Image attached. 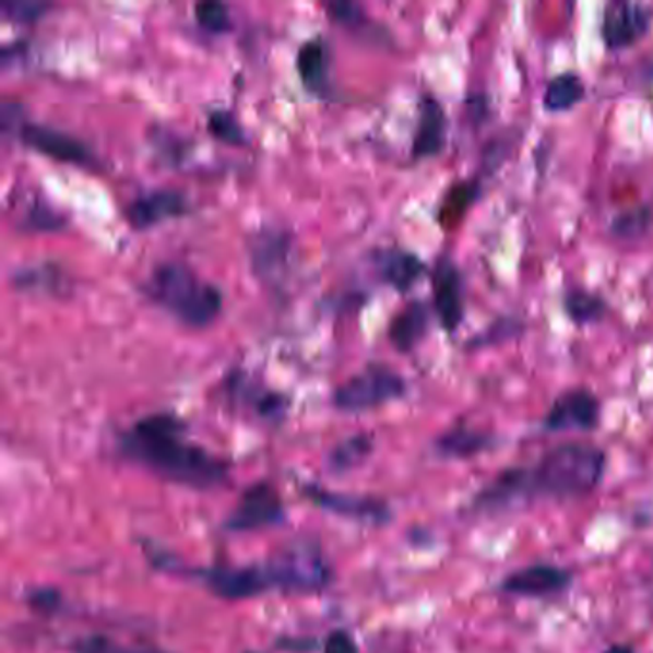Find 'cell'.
I'll use <instances>...</instances> for the list:
<instances>
[{
  "label": "cell",
  "instance_id": "9",
  "mask_svg": "<svg viewBox=\"0 0 653 653\" xmlns=\"http://www.w3.org/2000/svg\"><path fill=\"white\" fill-rule=\"evenodd\" d=\"M284 518V504L269 483L251 485L226 520V530L256 531L276 525Z\"/></svg>",
  "mask_w": 653,
  "mask_h": 653
},
{
  "label": "cell",
  "instance_id": "3",
  "mask_svg": "<svg viewBox=\"0 0 653 653\" xmlns=\"http://www.w3.org/2000/svg\"><path fill=\"white\" fill-rule=\"evenodd\" d=\"M606 470V452L591 443H563L554 447L533 467L538 495L579 498L598 487Z\"/></svg>",
  "mask_w": 653,
  "mask_h": 653
},
{
  "label": "cell",
  "instance_id": "36",
  "mask_svg": "<svg viewBox=\"0 0 653 653\" xmlns=\"http://www.w3.org/2000/svg\"><path fill=\"white\" fill-rule=\"evenodd\" d=\"M29 604H32L33 609H40V612L50 614V612L58 609L60 594L56 591H50V589H40V591H35L29 596Z\"/></svg>",
  "mask_w": 653,
  "mask_h": 653
},
{
  "label": "cell",
  "instance_id": "11",
  "mask_svg": "<svg viewBox=\"0 0 653 653\" xmlns=\"http://www.w3.org/2000/svg\"><path fill=\"white\" fill-rule=\"evenodd\" d=\"M599 401L589 389H571L554 401L546 414L548 431H592L598 426Z\"/></svg>",
  "mask_w": 653,
  "mask_h": 653
},
{
  "label": "cell",
  "instance_id": "12",
  "mask_svg": "<svg viewBox=\"0 0 653 653\" xmlns=\"http://www.w3.org/2000/svg\"><path fill=\"white\" fill-rule=\"evenodd\" d=\"M188 210L187 195L173 188H156L146 194L136 195L124 205V218L136 230H146L167 218L180 217Z\"/></svg>",
  "mask_w": 653,
  "mask_h": 653
},
{
  "label": "cell",
  "instance_id": "32",
  "mask_svg": "<svg viewBox=\"0 0 653 653\" xmlns=\"http://www.w3.org/2000/svg\"><path fill=\"white\" fill-rule=\"evenodd\" d=\"M71 652L73 653H146L139 652V650H131L124 645L117 644L109 638L100 637V634H91V637L78 638L71 644Z\"/></svg>",
  "mask_w": 653,
  "mask_h": 653
},
{
  "label": "cell",
  "instance_id": "1",
  "mask_svg": "<svg viewBox=\"0 0 653 653\" xmlns=\"http://www.w3.org/2000/svg\"><path fill=\"white\" fill-rule=\"evenodd\" d=\"M185 422L173 414H152L136 422L121 437V449L127 456L156 470L173 482L210 487L226 477V464L210 452L188 443Z\"/></svg>",
  "mask_w": 653,
  "mask_h": 653
},
{
  "label": "cell",
  "instance_id": "23",
  "mask_svg": "<svg viewBox=\"0 0 653 653\" xmlns=\"http://www.w3.org/2000/svg\"><path fill=\"white\" fill-rule=\"evenodd\" d=\"M286 253H288V240L284 234L259 236V241L253 248V265L257 266V273L263 276L274 273L284 263Z\"/></svg>",
  "mask_w": 653,
  "mask_h": 653
},
{
  "label": "cell",
  "instance_id": "7",
  "mask_svg": "<svg viewBox=\"0 0 653 653\" xmlns=\"http://www.w3.org/2000/svg\"><path fill=\"white\" fill-rule=\"evenodd\" d=\"M533 497H537L533 470L508 467L475 495L472 508L482 513L504 512L523 502H530V498Z\"/></svg>",
  "mask_w": 653,
  "mask_h": 653
},
{
  "label": "cell",
  "instance_id": "24",
  "mask_svg": "<svg viewBox=\"0 0 653 653\" xmlns=\"http://www.w3.org/2000/svg\"><path fill=\"white\" fill-rule=\"evenodd\" d=\"M372 436L360 434V436L349 437L330 452V459H328L330 467L334 472H347L351 467L358 466L372 452Z\"/></svg>",
  "mask_w": 653,
  "mask_h": 653
},
{
  "label": "cell",
  "instance_id": "14",
  "mask_svg": "<svg viewBox=\"0 0 653 653\" xmlns=\"http://www.w3.org/2000/svg\"><path fill=\"white\" fill-rule=\"evenodd\" d=\"M203 581L217 596L244 599L271 589V577L263 568H211L202 573Z\"/></svg>",
  "mask_w": 653,
  "mask_h": 653
},
{
  "label": "cell",
  "instance_id": "35",
  "mask_svg": "<svg viewBox=\"0 0 653 653\" xmlns=\"http://www.w3.org/2000/svg\"><path fill=\"white\" fill-rule=\"evenodd\" d=\"M324 653H358V648L347 632L335 630L324 642Z\"/></svg>",
  "mask_w": 653,
  "mask_h": 653
},
{
  "label": "cell",
  "instance_id": "34",
  "mask_svg": "<svg viewBox=\"0 0 653 653\" xmlns=\"http://www.w3.org/2000/svg\"><path fill=\"white\" fill-rule=\"evenodd\" d=\"M256 406L257 413L261 414V416L276 420V418H281L286 413L288 401H286V397L278 395V393H261L256 399Z\"/></svg>",
  "mask_w": 653,
  "mask_h": 653
},
{
  "label": "cell",
  "instance_id": "5",
  "mask_svg": "<svg viewBox=\"0 0 653 653\" xmlns=\"http://www.w3.org/2000/svg\"><path fill=\"white\" fill-rule=\"evenodd\" d=\"M265 568L273 586L284 591H320L330 581V569L311 548H289Z\"/></svg>",
  "mask_w": 653,
  "mask_h": 653
},
{
  "label": "cell",
  "instance_id": "22",
  "mask_svg": "<svg viewBox=\"0 0 653 653\" xmlns=\"http://www.w3.org/2000/svg\"><path fill=\"white\" fill-rule=\"evenodd\" d=\"M563 311L571 322H575L577 326H586V324L604 319L607 304L604 301V297L592 294L589 289L571 288L563 296Z\"/></svg>",
  "mask_w": 653,
  "mask_h": 653
},
{
  "label": "cell",
  "instance_id": "8",
  "mask_svg": "<svg viewBox=\"0 0 653 653\" xmlns=\"http://www.w3.org/2000/svg\"><path fill=\"white\" fill-rule=\"evenodd\" d=\"M434 311L447 332H456L464 320V278L451 257H439L431 273Z\"/></svg>",
  "mask_w": 653,
  "mask_h": 653
},
{
  "label": "cell",
  "instance_id": "37",
  "mask_svg": "<svg viewBox=\"0 0 653 653\" xmlns=\"http://www.w3.org/2000/svg\"><path fill=\"white\" fill-rule=\"evenodd\" d=\"M604 653H634V652H632V648H629V645L617 644V645H612V648H607L606 652H604Z\"/></svg>",
  "mask_w": 653,
  "mask_h": 653
},
{
  "label": "cell",
  "instance_id": "29",
  "mask_svg": "<svg viewBox=\"0 0 653 653\" xmlns=\"http://www.w3.org/2000/svg\"><path fill=\"white\" fill-rule=\"evenodd\" d=\"M63 225H66V218H63L62 213H58L45 203H35L29 210L25 211L24 221L20 226L29 228V230L50 233V230H60Z\"/></svg>",
  "mask_w": 653,
  "mask_h": 653
},
{
  "label": "cell",
  "instance_id": "31",
  "mask_svg": "<svg viewBox=\"0 0 653 653\" xmlns=\"http://www.w3.org/2000/svg\"><path fill=\"white\" fill-rule=\"evenodd\" d=\"M50 10L48 2H33V0H9L2 4V14L7 20L17 24H33Z\"/></svg>",
  "mask_w": 653,
  "mask_h": 653
},
{
  "label": "cell",
  "instance_id": "27",
  "mask_svg": "<svg viewBox=\"0 0 653 653\" xmlns=\"http://www.w3.org/2000/svg\"><path fill=\"white\" fill-rule=\"evenodd\" d=\"M195 22L202 25L205 32L225 33L230 29V12L223 2L207 0V2H198L194 7Z\"/></svg>",
  "mask_w": 653,
  "mask_h": 653
},
{
  "label": "cell",
  "instance_id": "6",
  "mask_svg": "<svg viewBox=\"0 0 653 653\" xmlns=\"http://www.w3.org/2000/svg\"><path fill=\"white\" fill-rule=\"evenodd\" d=\"M653 25V10L638 2H609L602 17V39L609 50L629 48L644 39Z\"/></svg>",
  "mask_w": 653,
  "mask_h": 653
},
{
  "label": "cell",
  "instance_id": "16",
  "mask_svg": "<svg viewBox=\"0 0 653 653\" xmlns=\"http://www.w3.org/2000/svg\"><path fill=\"white\" fill-rule=\"evenodd\" d=\"M447 114L441 102L424 96L413 141V156L418 159L439 156L447 144Z\"/></svg>",
  "mask_w": 653,
  "mask_h": 653
},
{
  "label": "cell",
  "instance_id": "17",
  "mask_svg": "<svg viewBox=\"0 0 653 653\" xmlns=\"http://www.w3.org/2000/svg\"><path fill=\"white\" fill-rule=\"evenodd\" d=\"M372 261L381 281L397 292H408L426 273V265L420 257L406 249H378Z\"/></svg>",
  "mask_w": 653,
  "mask_h": 653
},
{
  "label": "cell",
  "instance_id": "28",
  "mask_svg": "<svg viewBox=\"0 0 653 653\" xmlns=\"http://www.w3.org/2000/svg\"><path fill=\"white\" fill-rule=\"evenodd\" d=\"M326 14L334 24L342 25L345 29H363L368 25V16L357 2L349 0H334L324 4Z\"/></svg>",
  "mask_w": 653,
  "mask_h": 653
},
{
  "label": "cell",
  "instance_id": "30",
  "mask_svg": "<svg viewBox=\"0 0 653 653\" xmlns=\"http://www.w3.org/2000/svg\"><path fill=\"white\" fill-rule=\"evenodd\" d=\"M523 330V324L515 319H498L490 324L483 334L475 335L474 342L470 343V347H489V345H497V343L512 340Z\"/></svg>",
  "mask_w": 653,
  "mask_h": 653
},
{
  "label": "cell",
  "instance_id": "25",
  "mask_svg": "<svg viewBox=\"0 0 653 653\" xmlns=\"http://www.w3.org/2000/svg\"><path fill=\"white\" fill-rule=\"evenodd\" d=\"M653 225V211L650 207H634L622 211L612 221V233L619 238H638L648 233Z\"/></svg>",
  "mask_w": 653,
  "mask_h": 653
},
{
  "label": "cell",
  "instance_id": "15",
  "mask_svg": "<svg viewBox=\"0 0 653 653\" xmlns=\"http://www.w3.org/2000/svg\"><path fill=\"white\" fill-rule=\"evenodd\" d=\"M569 584H571V573L568 569L548 566V563H535L530 568L510 573L500 584V589L515 596L541 598V596H550L566 591Z\"/></svg>",
  "mask_w": 653,
  "mask_h": 653
},
{
  "label": "cell",
  "instance_id": "21",
  "mask_svg": "<svg viewBox=\"0 0 653 653\" xmlns=\"http://www.w3.org/2000/svg\"><path fill=\"white\" fill-rule=\"evenodd\" d=\"M584 94H586V88H584L583 79L579 78L577 73L566 71L548 81L543 104L548 111H568L579 102H583Z\"/></svg>",
  "mask_w": 653,
  "mask_h": 653
},
{
  "label": "cell",
  "instance_id": "19",
  "mask_svg": "<svg viewBox=\"0 0 653 653\" xmlns=\"http://www.w3.org/2000/svg\"><path fill=\"white\" fill-rule=\"evenodd\" d=\"M297 71L304 81L305 88L312 94H324L330 91V48L324 37H312L297 52Z\"/></svg>",
  "mask_w": 653,
  "mask_h": 653
},
{
  "label": "cell",
  "instance_id": "20",
  "mask_svg": "<svg viewBox=\"0 0 653 653\" xmlns=\"http://www.w3.org/2000/svg\"><path fill=\"white\" fill-rule=\"evenodd\" d=\"M495 444V437L482 429L456 426L443 436L437 437L436 451L444 459H472L482 452L489 451Z\"/></svg>",
  "mask_w": 653,
  "mask_h": 653
},
{
  "label": "cell",
  "instance_id": "13",
  "mask_svg": "<svg viewBox=\"0 0 653 653\" xmlns=\"http://www.w3.org/2000/svg\"><path fill=\"white\" fill-rule=\"evenodd\" d=\"M305 495L314 504L324 508L328 512L345 515L351 520L363 521V523H370V525H383V523L391 520L389 506L383 500H378V498L332 492V490L320 489L314 485H309L305 489Z\"/></svg>",
  "mask_w": 653,
  "mask_h": 653
},
{
  "label": "cell",
  "instance_id": "10",
  "mask_svg": "<svg viewBox=\"0 0 653 653\" xmlns=\"http://www.w3.org/2000/svg\"><path fill=\"white\" fill-rule=\"evenodd\" d=\"M20 139L29 149L37 150L43 156L52 157L63 164L93 167L94 154L85 142L78 136L58 131L55 127L39 123H24L20 127Z\"/></svg>",
  "mask_w": 653,
  "mask_h": 653
},
{
  "label": "cell",
  "instance_id": "2",
  "mask_svg": "<svg viewBox=\"0 0 653 653\" xmlns=\"http://www.w3.org/2000/svg\"><path fill=\"white\" fill-rule=\"evenodd\" d=\"M144 294L177 319L192 328L210 326L223 309V294L213 284L200 281L187 265L165 261L154 266Z\"/></svg>",
  "mask_w": 653,
  "mask_h": 653
},
{
  "label": "cell",
  "instance_id": "18",
  "mask_svg": "<svg viewBox=\"0 0 653 653\" xmlns=\"http://www.w3.org/2000/svg\"><path fill=\"white\" fill-rule=\"evenodd\" d=\"M429 324H431V311L428 304L411 301L391 320L389 342L401 353H411L428 335Z\"/></svg>",
  "mask_w": 653,
  "mask_h": 653
},
{
  "label": "cell",
  "instance_id": "33",
  "mask_svg": "<svg viewBox=\"0 0 653 653\" xmlns=\"http://www.w3.org/2000/svg\"><path fill=\"white\" fill-rule=\"evenodd\" d=\"M479 198L477 182H464L460 187L451 188V194L444 202L443 215H462L464 211Z\"/></svg>",
  "mask_w": 653,
  "mask_h": 653
},
{
  "label": "cell",
  "instance_id": "26",
  "mask_svg": "<svg viewBox=\"0 0 653 653\" xmlns=\"http://www.w3.org/2000/svg\"><path fill=\"white\" fill-rule=\"evenodd\" d=\"M207 131H210L218 141L226 142V144H234V146H241L246 144V131L241 129L238 119L228 111V109H215L211 111L207 117Z\"/></svg>",
  "mask_w": 653,
  "mask_h": 653
},
{
  "label": "cell",
  "instance_id": "4",
  "mask_svg": "<svg viewBox=\"0 0 653 653\" xmlns=\"http://www.w3.org/2000/svg\"><path fill=\"white\" fill-rule=\"evenodd\" d=\"M406 381L385 365L366 366L334 391V405L345 413H363L403 397Z\"/></svg>",
  "mask_w": 653,
  "mask_h": 653
}]
</instances>
